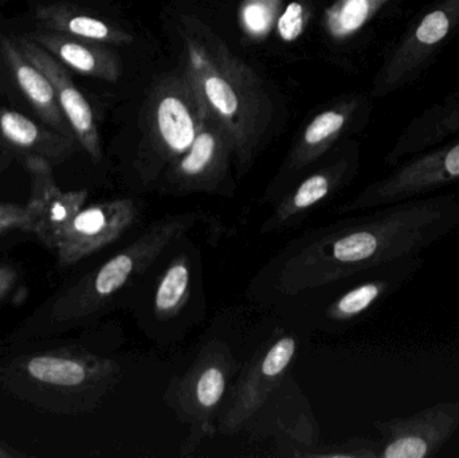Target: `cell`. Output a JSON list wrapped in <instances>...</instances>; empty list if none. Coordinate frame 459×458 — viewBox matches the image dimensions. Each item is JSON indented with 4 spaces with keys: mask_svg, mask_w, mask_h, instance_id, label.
Masks as SVG:
<instances>
[{
    "mask_svg": "<svg viewBox=\"0 0 459 458\" xmlns=\"http://www.w3.org/2000/svg\"><path fill=\"white\" fill-rule=\"evenodd\" d=\"M323 229L286 250L275 287L286 296L328 287L412 257L459 228L458 194L396 202Z\"/></svg>",
    "mask_w": 459,
    "mask_h": 458,
    "instance_id": "obj_1",
    "label": "cell"
},
{
    "mask_svg": "<svg viewBox=\"0 0 459 458\" xmlns=\"http://www.w3.org/2000/svg\"><path fill=\"white\" fill-rule=\"evenodd\" d=\"M187 70L212 117L225 129L238 167L246 169L272 121L273 104L258 75L201 22L182 24Z\"/></svg>",
    "mask_w": 459,
    "mask_h": 458,
    "instance_id": "obj_2",
    "label": "cell"
},
{
    "mask_svg": "<svg viewBox=\"0 0 459 458\" xmlns=\"http://www.w3.org/2000/svg\"><path fill=\"white\" fill-rule=\"evenodd\" d=\"M209 113L187 70L159 83L148 108L144 143L134 163L140 187L155 188L164 169L191 147Z\"/></svg>",
    "mask_w": 459,
    "mask_h": 458,
    "instance_id": "obj_3",
    "label": "cell"
},
{
    "mask_svg": "<svg viewBox=\"0 0 459 458\" xmlns=\"http://www.w3.org/2000/svg\"><path fill=\"white\" fill-rule=\"evenodd\" d=\"M198 212L169 215L151 225L139 238L67 290L54 306L59 320H77L107 306L129 282L150 269L161 253L198 222Z\"/></svg>",
    "mask_w": 459,
    "mask_h": 458,
    "instance_id": "obj_4",
    "label": "cell"
},
{
    "mask_svg": "<svg viewBox=\"0 0 459 458\" xmlns=\"http://www.w3.org/2000/svg\"><path fill=\"white\" fill-rule=\"evenodd\" d=\"M237 371L238 363L229 347L212 341L201 350L191 367L172 382L167 402L190 427L182 456L193 454L202 441L214 433L215 417Z\"/></svg>",
    "mask_w": 459,
    "mask_h": 458,
    "instance_id": "obj_5",
    "label": "cell"
},
{
    "mask_svg": "<svg viewBox=\"0 0 459 458\" xmlns=\"http://www.w3.org/2000/svg\"><path fill=\"white\" fill-rule=\"evenodd\" d=\"M459 31V0H436L409 24L375 78L374 97L417 81Z\"/></svg>",
    "mask_w": 459,
    "mask_h": 458,
    "instance_id": "obj_6",
    "label": "cell"
},
{
    "mask_svg": "<svg viewBox=\"0 0 459 458\" xmlns=\"http://www.w3.org/2000/svg\"><path fill=\"white\" fill-rule=\"evenodd\" d=\"M387 177L364 188L337 209L345 212H368L396 202L430 195L459 182V139L441 143L402 161Z\"/></svg>",
    "mask_w": 459,
    "mask_h": 458,
    "instance_id": "obj_7",
    "label": "cell"
},
{
    "mask_svg": "<svg viewBox=\"0 0 459 458\" xmlns=\"http://www.w3.org/2000/svg\"><path fill=\"white\" fill-rule=\"evenodd\" d=\"M231 155L225 129L209 113L191 147L164 169L155 188L169 195L196 193L230 195Z\"/></svg>",
    "mask_w": 459,
    "mask_h": 458,
    "instance_id": "obj_8",
    "label": "cell"
},
{
    "mask_svg": "<svg viewBox=\"0 0 459 458\" xmlns=\"http://www.w3.org/2000/svg\"><path fill=\"white\" fill-rule=\"evenodd\" d=\"M299 341L294 333L272 339L256 351L231 393L229 405L221 414L218 432L232 436L240 432L248 419L264 405L282 384L297 354Z\"/></svg>",
    "mask_w": 459,
    "mask_h": 458,
    "instance_id": "obj_9",
    "label": "cell"
},
{
    "mask_svg": "<svg viewBox=\"0 0 459 458\" xmlns=\"http://www.w3.org/2000/svg\"><path fill=\"white\" fill-rule=\"evenodd\" d=\"M375 428L382 437L377 458L433 457L459 429V400L377 422Z\"/></svg>",
    "mask_w": 459,
    "mask_h": 458,
    "instance_id": "obj_10",
    "label": "cell"
},
{
    "mask_svg": "<svg viewBox=\"0 0 459 458\" xmlns=\"http://www.w3.org/2000/svg\"><path fill=\"white\" fill-rule=\"evenodd\" d=\"M140 207L134 199L123 198L81 209L59 242V265L70 266L117 241L136 222Z\"/></svg>",
    "mask_w": 459,
    "mask_h": 458,
    "instance_id": "obj_11",
    "label": "cell"
},
{
    "mask_svg": "<svg viewBox=\"0 0 459 458\" xmlns=\"http://www.w3.org/2000/svg\"><path fill=\"white\" fill-rule=\"evenodd\" d=\"M31 177L27 203L31 233L50 249H56L73 218L82 209L88 191H62L53 177V164L40 158L23 161Z\"/></svg>",
    "mask_w": 459,
    "mask_h": 458,
    "instance_id": "obj_12",
    "label": "cell"
},
{
    "mask_svg": "<svg viewBox=\"0 0 459 458\" xmlns=\"http://www.w3.org/2000/svg\"><path fill=\"white\" fill-rule=\"evenodd\" d=\"M30 378L46 386L100 398L117 384L120 366L88 352L58 351L35 355L27 359Z\"/></svg>",
    "mask_w": 459,
    "mask_h": 458,
    "instance_id": "obj_13",
    "label": "cell"
},
{
    "mask_svg": "<svg viewBox=\"0 0 459 458\" xmlns=\"http://www.w3.org/2000/svg\"><path fill=\"white\" fill-rule=\"evenodd\" d=\"M16 42L24 56L35 66L39 67L50 80L59 107L67 123L72 126L77 143H80L81 147L86 151L94 163H100L102 159L101 139H100L99 126H97L93 110L85 96L78 91L66 66L46 51L42 46L30 39L27 35L19 38Z\"/></svg>",
    "mask_w": 459,
    "mask_h": 458,
    "instance_id": "obj_14",
    "label": "cell"
},
{
    "mask_svg": "<svg viewBox=\"0 0 459 458\" xmlns=\"http://www.w3.org/2000/svg\"><path fill=\"white\" fill-rule=\"evenodd\" d=\"M355 171L356 160L345 156L310 175L280 199L259 231L272 234L299 225L321 203L339 193Z\"/></svg>",
    "mask_w": 459,
    "mask_h": 458,
    "instance_id": "obj_15",
    "label": "cell"
},
{
    "mask_svg": "<svg viewBox=\"0 0 459 458\" xmlns=\"http://www.w3.org/2000/svg\"><path fill=\"white\" fill-rule=\"evenodd\" d=\"M77 140L0 104V150L22 160L40 158L59 163L72 155Z\"/></svg>",
    "mask_w": 459,
    "mask_h": 458,
    "instance_id": "obj_16",
    "label": "cell"
},
{
    "mask_svg": "<svg viewBox=\"0 0 459 458\" xmlns=\"http://www.w3.org/2000/svg\"><path fill=\"white\" fill-rule=\"evenodd\" d=\"M423 266L420 255L401 258L377 266V274L336 298L328 307L329 319L334 322H353L363 316L377 303L407 284Z\"/></svg>",
    "mask_w": 459,
    "mask_h": 458,
    "instance_id": "obj_17",
    "label": "cell"
},
{
    "mask_svg": "<svg viewBox=\"0 0 459 458\" xmlns=\"http://www.w3.org/2000/svg\"><path fill=\"white\" fill-rule=\"evenodd\" d=\"M459 134V89L431 105L403 129L390 152L387 166H398L404 159L430 150Z\"/></svg>",
    "mask_w": 459,
    "mask_h": 458,
    "instance_id": "obj_18",
    "label": "cell"
},
{
    "mask_svg": "<svg viewBox=\"0 0 459 458\" xmlns=\"http://www.w3.org/2000/svg\"><path fill=\"white\" fill-rule=\"evenodd\" d=\"M0 51L5 65L13 73V80L40 120L59 134L77 140L59 107L53 85L45 73L24 56L18 42L11 38L4 37L0 39Z\"/></svg>",
    "mask_w": 459,
    "mask_h": 458,
    "instance_id": "obj_19",
    "label": "cell"
},
{
    "mask_svg": "<svg viewBox=\"0 0 459 458\" xmlns=\"http://www.w3.org/2000/svg\"><path fill=\"white\" fill-rule=\"evenodd\" d=\"M27 37L80 74L108 82H116L120 77V62L105 45L46 30Z\"/></svg>",
    "mask_w": 459,
    "mask_h": 458,
    "instance_id": "obj_20",
    "label": "cell"
},
{
    "mask_svg": "<svg viewBox=\"0 0 459 458\" xmlns=\"http://www.w3.org/2000/svg\"><path fill=\"white\" fill-rule=\"evenodd\" d=\"M35 18L46 31L58 32L100 45L126 46L134 42V37L126 30L70 5H40L37 8Z\"/></svg>",
    "mask_w": 459,
    "mask_h": 458,
    "instance_id": "obj_21",
    "label": "cell"
},
{
    "mask_svg": "<svg viewBox=\"0 0 459 458\" xmlns=\"http://www.w3.org/2000/svg\"><path fill=\"white\" fill-rule=\"evenodd\" d=\"M358 102L350 99L340 107L332 108L316 116L305 128L289 159V171L297 172L328 152L352 121Z\"/></svg>",
    "mask_w": 459,
    "mask_h": 458,
    "instance_id": "obj_22",
    "label": "cell"
},
{
    "mask_svg": "<svg viewBox=\"0 0 459 458\" xmlns=\"http://www.w3.org/2000/svg\"><path fill=\"white\" fill-rule=\"evenodd\" d=\"M393 0H334L324 13V26L334 40H345L364 29Z\"/></svg>",
    "mask_w": 459,
    "mask_h": 458,
    "instance_id": "obj_23",
    "label": "cell"
},
{
    "mask_svg": "<svg viewBox=\"0 0 459 458\" xmlns=\"http://www.w3.org/2000/svg\"><path fill=\"white\" fill-rule=\"evenodd\" d=\"M191 265L187 255L175 257L169 263L156 288L153 309L158 319L178 316L190 298Z\"/></svg>",
    "mask_w": 459,
    "mask_h": 458,
    "instance_id": "obj_24",
    "label": "cell"
},
{
    "mask_svg": "<svg viewBox=\"0 0 459 458\" xmlns=\"http://www.w3.org/2000/svg\"><path fill=\"white\" fill-rule=\"evenodd\" d=\"M283 0H242L238 22L246 37L262 40L272 34L282 13Z\"/></svg>",
    "mask_w": 459,
    "mask_h": 458,
    "instance_id": "obj_25",
    "label": "cell"
},
{
    "mask_svg": "<svg viewBox=\"0 0 459 458\" xmlns=\"http://www.w3.org/2000/svg\"><path fill=\"white\" fill-rule=\"evenodd\" d=\"M310 13L307 4L291 2L286 5L277 21V31L281 39L285 42H294L299 39L307 27Z\"/></svg>",
    "mask_w": 459,
    "mask_h": 458,
    "instance_id": "obj_26",
    "label": "cell"
},
{
    "mask_svg": "<svg viewBox=\"0 0 459 458\" xmlns=\"http://www.w3.org/2000/svg\"><path fill=\"white\" fill-rule=\"evenodd\" d=\"M13 230H23L31 233L29 212L26 206L0 203V234Z\"/></svg>",
    "mask_w": 459,
    "mask_h": 458,
    "instance_id": "obj_27",
    "label": "cell"
},
{
    "mask_svg": "<svg viewBox=\"0 0 459 458\" xmlns=\"http://www.w3.org/2000/svg\"><path fill=\"white\" fill-rule=\"evenodd\" d=\"M15 282V273L10 266L0 265V300L7 296Z\"/></svg>",
    "mask_w": 459,
    "mask_h": 458,
    "instance_id": "obj_28",
    "label": "cell"
},
{
    "mask_svg": "<svg viewBox=\"0 0 459 458\" xmlns=\"http://www.w3.org/2000/svg\"><path fill=\"white\" fill-rule=\"evenodd\" d=\"M13 456H18V454H13V452H8L7 449L3 448L0 445V458H11Z\"/></svg>",
    "mask_w": 459,
    "mask_h": 458,
    "instance_id": "obj_29",
    "label": "cell"
},
{
    "mask_svg": "<svg viewBox=\"0 0 459 458\" xmlns=\"http://www.w3.org/2000/svg\"><path fill=\"white\" fill-rule=\"evenodd\" d=\"M5 169V161L0 160V174H2L3 169Z\"/></svg>",
    "mask_w": 459,
    "mask_h": 458,
    "instance_id": "obj_30",
    "label": "cell"
}]
</instances>
